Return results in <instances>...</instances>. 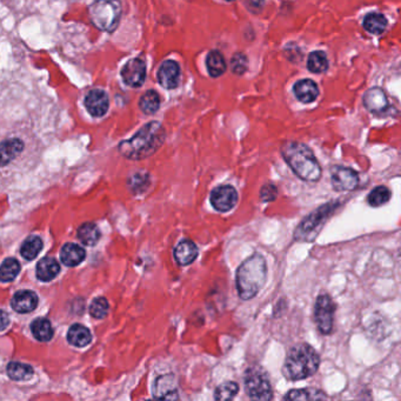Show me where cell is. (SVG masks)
<instances>
[{"mask_svg":"<svg viewBox=\"0 0 401 401\" xmlns=\"http://www.w3.org/2000/svg\"><path fill=\"white\" fill-rule=\"evenodd\" d=\"M332 185L338 192H351L358 188L359 174L353 168L335 166L332 168Z\"/></svg>","mask_w":401,"mask_h":401,"instance_id":"obj_10","label":"cell"},{"mask_svg":"<svg viewBox=\"0 0 401 401\" xmlns=\"http://www.w3.org/2000/svg\"><path fill=\"white\" fill-rule=\"evenodd\" d=\"M237 203L238 192L231 185H221L212 191L211 204L218 212L226 213L231 211Z\"/></svg>","mask_w":401,"mask_h":401,"instance_id":"obj_11","label":"cell"},{"mask_svg":"<svg viewBox=\"0 0 401 401\" xmlns=\"http://www.w3.org/2000/svg\"><path fill=\"white\" fill-rule=\"evenodd\" d=\"M206 68L212 78H219L226 72V61L219 51H211L206 57Z\"/></svg>","mask_w":401,"mask_h":401,"instance_id":"obj_23","label":"cell"},{"mask_svg":"<svg viewBox=\"0 0 401 401\" xmlns=\"http://www.w3.org/2000/svg\"><path fill=\"white\" fill-rule=\"evenodd\" d=\"M308 68L315 74L325 73L328 70V58L324 51H315L308 56Z\"/></svg>","mask_w":401,"mask_h":401,"instance_id":"obj_29","label":"cell"},{"mask_svg":"<svg viewBox=\"0 0 401 401\" xmlns=\"http://www.w3.org/2000/svg\"><path fill=\"white\" fill-rule=\"evenodd\" d=\"M21 271V264L14 258H9L0 266V281L9 283L14 280Z\"/></svg>","mask_w":401,"mask_h":401,"instance_id":"obj_33","label":"cell"},{"mask_svg":"<svg viewBox=\"0 0 401 401\" xmlns=\"http://www.w3.org/2000/svg\"><path fill=\"white\" fill-rule=\"evenodd\" d=\"M78 238L83 244L93 246L101 239V231L93 223H85L78 230Z\"/></svg>","mask_w":401,"mask_h":401,"instance_id":"obj_27","label":"cell"},{"mask_svg":"<svg viewBox=\"0 0 401 401\" xmlns=\"http://www.w3.org/2000/svg\"><path fill=\"white\" fill-rule=\"evenodd\" d=\"M239 386L234 381H226L224 384L219 385L214 391L215 400H232L238 395Z\"/></svg>","mask_w":401,"mask_h":401,"instance_id":"obj_34","label":"cell"},{"mask_svg":"<svg viewBox=\"0 0 401 401\" xmlns=\"http://www.w3.org/2000/svg\"><path fill=\"white\" fill-rule=\"evenodd\" d=\"M278 197V188L273 183L265 184L260 190V200L263 203H271Z\"/></svg>","mask_w":401,"mask_h":401,"instance_id":"obj_38","label":"cell"},{"mask_svg":"<svg viewBox=\"0 0 401 401\" xmlns=\"http://www.w3.org/2000/svg\"><path fill=\"white\" fill-rule=\"evenodd\" d=\"M295 97L303 104H311L319 97V87L312 79H301L293 87Z\"/></svg>","mask_w":401,"mask_h":401,"instance_id":"obj_16","label":"cell"},{"mask_svg":"<svg viewBox=\"0 0 401 401\" xmlns=\"http://www.w3.org/2000/svg\"><path fill=\"white\" fill-rule=\"evenodd\" d=\"M161 96H159L157 91L154 90L146 91V92L141 96V101H139L141 110L143 111L145 114H148V116H152V114L158 112V110L161 108Z\"/></svg>","mask_w":401,"mask_h":401,"instance_id":"obj_26","label":"cell"},{"mask_svg":"<svg viewBox=\"0 0 401 401\" xmlns=\"http://www.w3.org/2000/svg\"><path fill=\"white\" fill-rule=\"evenodd\" d=\"M154 398L163 400H178L177 380L174 375H165L158 377L153 386Z\"/></svg>","mask_w":401,"mask_h":401,"instance_id":"obj_15","label":"cell"},{"mask_svg":"<svg viewBox=\"0 0 401 401\" xmlns=\"http://www.w3.org/2000/svg\"><path fill=\"white\" fill-rule=\"evenodd\" d=\"M225 1H233V0H225Z\"/></svg>","mask_w":401,"mask_h":401,"instance_id":"obj_41","label":"cell"},{"mask_svg":"<svg viewBox=\"0 0 401 401\" xmlns=\"http://www.w3.org/2000/svg\"><path fill=\"white\" fill-rule=\"evenodd\" d=\"M391 197L390 188L381 185L371 191V193L368 194L367 201L372 208H380L382 205L387 204L391 200Z\"/></svg>","mask_w":401,"mask_h":401,"instance_id":"obj_32","label":"cell"},{"mask_svg":"<svg viewBox=\"0 0 401 401\" xmlns=\"http://www.w3.org/2000/svg\"><path fill=\"white\" fill-rule=\"evenodd\" d=\"M85 106L93 117H103L110 107V98L104 90L94 88L86 94Z\"/></svg>","mask_w":401,"mask_h":401,"instance_id":"obj_14","label":"cell"},{"mask_svg":"<svg viewBox=\"0 0 401 401\" xmlns=\"http://www.w3.org/2000/svg\"><path fill=\"white\" fill-rule=\"evenodd\" d=\"M7 375L12 380H29L34 375V368L21 362H11L7 366Z\"/></svg>","mask_w":401,"mask_h":401,"instance_id":"obj_30","label":"cell"},{"mask_svg":"<svg viewBox=\"0 0 401 401\" xmlns=\"http://www.w3.org/2000/svg\"><path fill=\"white\" fill-rule=\"evenodd\" d=\"M123 7L121 0H97L88 7L90 21L103 32H113L119 25Z\"/></svg>","mask_w":401,"mask_h":401,"instance_id":"obj_6","label":"cell"},{"mask_svg":"<svg viewBox=\"0 0 401 401\" xmlns=\"http://www.w3.org/2000/svg\"><path fill=\"white\" fill-rule=\"evenodd\" d=\"M362 26H364L365 30L367 31L368 34H384L385 30L387 29L388 21L384 14L373 12V14H368L364 18Z\"/></svg>","mask_w":401,"mask_h":401,"instance_id":"obj_24","label":"cell"},{"mask_svg":"<svg viewBox=\"0 0 401 401\" xmlns=\"http://www.w3.org/2000/svg\"><path fill=\"white\" fill-rule=\"evenodd\" d=\"M43 248V241L41 238L32 235V237L27 238L26 240L24 241L21 245V253L27 260H32L34 258L37 257L39 252Z\"/></svg>","mask_w":401,"mask_h":401,"instance_id":"obj_31","label":"cell"},{"mask_svg":"<svg viewBox=\"0 0 401 401\" xmlns=\"http://www.w3.org/2000/svg\"><path fill=\"white\" fill-rule=\"evenodd\" d=\"M11 305L18 313H29L37 308L38 297L32 291H19L12 298Z\"/></svg>","mask_w":401,"mask_h":401,"instance_id":"obj_19","label":"cell"},{"mask_svg":"<svg viewBox=\"0 0 401 401\" xmlns=\"http://www.w3.org/2000/svg\"><path fill=\"white\" fill-rule=\"evenodd\" d=\"M231 70L237 76H243L248 70V58L243 52L234 54L231 58Z\"/></svg>","mask_w":401,"mask_h":401,"instance_id":"obj_36","label":"cell"},{"mask_svg":"<svg viewBox=\"0 0 401 401\" xmlns=\"http://www.w3.org/2000/svg\"><path fill=\"white\" fill-rule=\"evenodd\" d=\"M320 357L311 345L300 344L292 347L285 359L283 373L290 381L304 380L317 373Z\"/></svg>","mask_w":401,"mask_h":401,"instance_id":"obj_4","label":"cell"},{"mask_svg":"<svg viewBox=\"0 0 401 401\" xmlns=\"http://www.w3.org/2000/svg\"><path fill=\"white\" fill-rule=\"evenodd\" d=\"M67 340L71 345L77 346V347H84L86 345L90 344L92 340V335L88 328H85L83 325L76 324L71 326L67 333Z\"/></svg>","mask_w":401,"mask_h":401,"instance_id":"obj_21","label":"cell"},{"mask_svg":"<svg viewBox=\"0 0 401 401\" xmlns=\"http://www.w3.org/2000/svg\"><path fill=\"white\" fill-rule=\"evenodd\" d=\"M268 280V265L260 254H253L239 266L235 284L239 297L250 300L260 292Z\"/></svg>","mask_w":401,"mask_h":401,"instance_id":"obj_3","label":"cell"},{"mask_svg":"<svg viewBox=\"0 0 401 401\" xmlns=\"http://www.w3.org/2000/svg\"><path fill=\"white\" fill-rule=\"evenodd\" d=\"M108 301L105 298H97L91 304L90 313L96 319H103L108 313Z\"/></svg>","mask_w":401,"mask_h":401,"instance_id":"obj_37","label":"cell"},{"mask_svg":"<svg viewBox=\"0 0 401 401\" xmlns=\"http://www.w3.org/2000/svg\"><path fill=\"white\" fill-rule=\"evenodd\" d=\"M150 184L151 178L148 172H137L130 179V188L134 193H144Z\"/></svg>","mask_w":401,"mask_h":401,"instance_id":"obj_35","label":"cell"},{"mask_svg":"<svg viewBox=\"0 0 401 401\" xmlns=\"http://www.w3.org/2000/svg\"><path fill=\"white\" fill-rule=\"evenodd\" d=\"M365 108L375 116H384L390 111V101L387 94L380 87H372L362 96Z\"/></svg>","mask_w":401,"mask_h":401,"instance_id":"obj_12","label":"cell"},{"mask_svg":"<svg viewBox=\"0 0 401 401\" xmlns=\"http://www.w3.org/2000/svg\"><path fill=\"white\" fill-rule=\"evenodd\" d=\"M166 131L159 121H150L128 141H121L119 152L130 161H143L153 156L163 146Z\"/></svg>","mask_w":401,"mask_h":401,"instance_id":"obj_1","label":"cell"},{"mask_svg":"<svg viewBox=\"0 0 401 401\" xmlns=\"http://www.w3.org/2000/svg\"><path fill=\"white\" fill-rule=\"evenodd\" d=\"M245 392L252 400L268 401L273 399L271 382L268 373L260 366L248 368L244 379Z\"/></svg>","mask_w":401,"mask_h":401,"instance_id":"obj_7","label":"cell"},{"mask_svg":"<svg viewBox=\"0 0 401 401\" xmlns=\"http://www.w3.org/2000/svg\"><path fill=\"white\" fill-rule=\"evenodd\" d=\"M31 331H32L34 338L37 339V340L43 341V342L50 341L52 337H54V328H52V325L47 319H37V320H34L32 325H31Z\"/></svg>","mask_w":401,"mask_h":401,"instance_id":"obj_28","label":"cell"},{"mask_svg":"<svg viewBox=\"0 0 401 401\" xmlns=\"http://www.w3.org/2000/svg\"><path fill=\"white\" fill-rule=\"evenodd\" d=\"M158 81L166 90H174L181 84V70L176 61H165L157 73Z\"/></svg>","mask_w":401,"mask_h":401,"instance_id":"obj_13","label":"cell"},{"mask_svg":"<svg viewBox=\"0 0 401 401\" xmlns=\"http://www.w3.org/2000/svg\"><path fill=\"white\" fill-rule=\"evenodd\" d=\"M86 257L84 248L78 246L77 244H66L61 248V258L64 264L70 268H74L77 265L81 264Z\"/></svg>","mask_w":401,"mask_h":401,"instance_id":"obj_20","label":"cell"},{"mask_svg":"<svg viewBox=\"0 0 401 401\" xmlns=\"http://www.w3.org/2000/svg\"><path fill=\"white\" fill-rule=\"evenodd\" d=\"M342 205L341 200H333L321 205L320 208L308 214L298 225L295 231V239L300 243H313L320 233L330 218L338 211Z\"/></svg>","mask_w":401,"mask_h":401,"instance_id":"obj_5","label":"cell"},{"mask_svg":"<svg viewBox=\"0 0 401 401\" xmlns=\"http://www.w3.org/2000/svg\"><path fill=\"white\" fill-rule=\"evenodd\" d=\"M280 152L286 164L299 179L308 183L320 181L323 173L320 164L308 145L300 141H286L281 145Z\"/></svg>","mask_w":401,"mask_h":401,"instance_id":"obj_2","label":"cell"},{"mask_svg":"<svg viewBox=\"0 0 401 401\" xmlns=\"http://www.w3.org/2000/svg\"><path fill=\"white\" fill-rule=\"evenodd\" d=\"M335 304L328 295H320L315 305V320L323 335H331L335 325Z\"/></svg>","mask_w":401,"mask_h":401,"instance_id":"obj_8","label":"cell"},{"mask_svg":"<svg viewBox=\"0 0 401 401\" xmlns=\"http://www.w3.org/2000/svg\"><path fill=\"white\" fill-rule=\"evenodd\" d=\"M61 271L59 264L54 258H44L37 265V277L41 281L54 280Z\"/></svg>","mask_w":401,"mask_h":401,"instance_id":"obj_22","label":"cell"},{"mask_svg":"<svg viewBox=\"0 0 401 401\" xmlns=\"http://www.w3.org/2000/svg\"><path fill=\"white\" fill-rule=\"evenodd\" d=\"M244 3L251 14H260L261 11L264 10L265 0H244Z\"/></svg>","mask_w":401,"mask_h":401,"instance_id":"obj_39","label":"cell"},{"mask_svg":"<svg viewBox=\"0 0 401 401\" xmlns=\"http://www.w3.org/2000/svg\"><path fill=\"white\" fill-rule=\"evenodd\" d=\"M10 324V318L6 312L0 310V331H4Z\"/></svg>","mask_w":401,"mask_h":401,"instance_id":"obj_40","label":"cell"},{"mask_svg":"<svg viewBox=\"0 0 401 401\" xmlns=\"http://www.w3.org/2000/svg\"><path fill=\"white\" fill-rule=\"evenodd\" d=\"M174 259L181 266H188L197 259L199 250L193 241L185 239L174 248Z\"/></svg>","mask_w":401,"mask_h":401,"instance_id":"obj_17","label":"cell"},{"mask_svg":"<svg viewBox=\"0 0 401 401\" xmlns=\"http://www.w3.org/2000/svg\"><path fill=\"white\" fill-rule=\"evenodd\" d=\"M121 73L127 86H143L146 81V61L141 57L132 58L123 66Z\"/></svg>","mask_w":401,"mask_h":401,"instance_id":"obj_9","label":"cell"},{"mask_svg":"<svg viewBox=\"0 0 401 401\" xmlns=\"http://www.w3.org/2000/svg\"><path fill=\"white\" fill-rule=\"evenodd\" d=\"M326 398L324 392L317 388L292 390L284 397L285 400H324Z\"/></svg>","mask_w":401,"mask_h":401,"instance_id":"obj_25","label":"cell"},{"mask_svg":"<svg viewBox=\"0 0 401 401\" xmlns=\"http://www.w3.org/2000/svg\"><path fill=\"white\" fill-rule=\"evenodd\" d=\"M24 143L18 138H11L0 143V166L10 164L23 152Z\"/></svg>","mask_w":401,"mask_h":401,"instance_id":"obj_18","label":"cell"}]
</instances>
